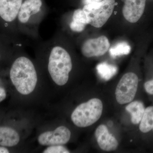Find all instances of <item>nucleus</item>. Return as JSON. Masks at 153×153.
Wrapping results in <instances>:
<instances>
[{
    "label": "nucleus",
    "mask_w": 153,
    "mask_h": 153,
    "mask_svg": "<svg viewBox=\"0 0 153 153\" xmlns=\"http://www.w3.org/2000/svg\"><path fill=\"white\" fill-rule=\"evenodd\" d=\"M97 71L102 79L108 80L117 73V67L106 62L99 63L96 67Z\"/></svg>",
    "instance_id": "nucleus-15"
},
{
    "label": "nucleus",
    "mask_w": 153,
    "mask_h": 153,
    "mask_svg": "<svg viewBox=\"0 0 153 153\" xmlns=\"http://www.w3.org/2000/svg\"><path fill=\"white\" fill-rule=\"evenodd\" d=\"M10 77L17 91L23 95L33 92L38 81L34 64L29 58L24 56L18 57L13 63Z\"/></svg>",
    "instance_id": "nucleus-1"
},
{
    "label": "nucleus",
    "mask_w": 153,
    "mask_h": 153,
    "mask_svg": "<svg viewBox=\"0 0 153 153\" xmlns=\"http://www.w3.org/2000/svg\"><path fill=\"white\" fill-rule=\"evenodd\" d=\"M95 135L99 146L103 151L110 152L117 149L118 146L117 140L109 133L105 125L99 126L96 130Z\"/></svg>",
    "instance_id": "nucleus-9"
},
{
    "label": "nucleus",
    "mask_w": 153,
    "mask_h": 153,
    "mask_svg": "<svg viewBox=\"0 0 153 153\" xmlns=\"http://www.w3.org/2000/svg\"><path fill=\"white\" fill-rule=\"evenodd\" d=\"M71 131L64 126H60L52 131L44 132L39 136L38 143L41 146L66 144L71 137Z\"/></svg>",
    "instance_id": "nucleus-6"
},
{
    "label": "nucleus",
    "mask_w": 153,
    "mask_h": 153,
    "mask_svg": "<svg viewBox=\"0 0 153 153\" xmlns=\"http://www.w3.org/2000/svg\"><path fill=\"white\" fill-rule=\"evenodd\" d=\"M88 25V19L82 9H77L74 11L70 28L73 32L80 33Z\"/></svg>",
    "instance_id": "nucleus-13"
},
{
    "label": "nucleus",
    "mask_w": 153,
    "mask_h": 153,
    "mask_svg": "<svg viewBox=\"0 0 153 153\" xmlns=\"http://www.w3.org/2000/svg\"><path fill=\"white\" fill-rule=\"evenodd\" d=\"M9 150L5 147L0 146V153H9Z\"/></svg>",
    "instance_id": "nucleus-22"
},
{
    "label": "nucleus",
    "mask_w": 153,
    "mask_h": 153,
    "mask_svg": "<svg viewBox=\"0 0 153 153\" xmlns=\"http://www.w3.org/2000/svg\"><path fill=\"white\" fill-rule=\"evenodd\" d=\"M109 47L108 39L102 36L85 41L81 47V52L86 57H97L104 55L108 51Z\"/></svg>",
    "instance_id": "nucleus-7"
},
{
    "label": "nucleus",
    "mask_w": 153,
    "mask_h": 153,
    "mask_svg": "<svg viewBox=\"0 0 153 153\" xmlns=\"http://www.w3.org/2000/svg\"><path fill=\"white\" fill-rule=\"evenodd\" d=\"M22 0H0V17L6 22L14 21L18 17Z\"/></svg>",
    "instance_id": "nucleus-10"
},
{
    "label": "nucleus",
    "mask_w": 153,
    "mask_h": 153,
    "mask_svg": "<svg viewBox=\"0 0 153 153\" xmlns=\"http://www.w3.org/2000/svg\"><path fill=\"white\" fill-rule=\"evenodd\" d=\"M44 153H68L69 151L63 145H55L49 146L46 149L44 150Z\"/></svg>",
    "instance_id": "nucleus-18"
},
{
    "label": "nucleus",
    "mask_w": 153,
    "mask_h": 153,
    "mask_svg": "<svg viewBox=\"0 0 153 153\" xmlns=\"http://www.w3.org/2000/svg\"><path fill=\"white\" fill-rule=\"evenodd\" d=\"M144 88L146 91L149 94H153V79L145 82Z\"/></svg>",
    "instance_id": "nucleus-19"
},
{
    "label": "nucleus",
    "mask_w": 153,
    "mask_h": 153,
    "mask_svg": "<svg viewBox=\"0 0 153 153\" xmlns=\"http://www.w3.org/2000/svg\"><path fill=\"white\" fill-rule=\"evenodd\" d=\"M146 0H125L123 13L127 21L136 23L142 16L146 6Z\"/></svg>",
    "instance_id": "nucleus-8"
},
{
    "label": "nucleus",
    "mask_w": 153,
    "mask_h": 153,
    "mask_svg": "<svg viewBox=\"0 0 153 153\" xmlns=\"http://www.w3.org/2000/svg\"><path fill=\"white\" fill-rule=\"evenodd\" d=\"M72 68L71 57L66 49L60 46L53 47L49 55L48 69L53 81L59 86L65 85Z\"/></svg>",
    "instance_id": "nucleus-2"
},
{
    "label": "nucleus",
    "mask_w": 153,
    "mask_h": 153,
    "mask_svg": "<svg viewBox=\"0 0 153 153\" xmlns=\"http://www.w3.org/2000/svg\"><path fill=\"white\" fill-rule=\"evenodd\" d=\"M102 102L97 98H93L79 105L71 115V120L76 126L87 127L96 122L102 114Z\"/></svg>",
    "instance_id": "nucleus-3"
},
{
    "label": "nucleus",
    "mask_w": 153,
    "mask_h": 153,
    "mask_svg": "<svg viewBox=\"0 0 153 153\" xmlns=\"http://www.w3.org/2000/svg\"><path fill=\"white\" fill-rule=\"evenodd\" d=\"M140 124V130L146 133L153 129V106L145 109L144 113Z\"/></svg>",
    "instance_id": "nucleus-16"
},
{
    "label": "nucleus",
    "mask_w": 153,
    "mask_h": 153,
    "mask_svg": "<svg viewBox=\"0 0 153 153\" xmlns=\"http://www.w3.org/2000/svg\"><path fill=\"white\" fill-rule=\"evenodd\" d=\"M20 140V136L15 129L9 127L0 126V146H15Z\"/></svg>",
    "instance_id": "nucleus-12"
},
{
    "label": "nucleus",
    "mask_w": 153,
    "mask_h": 153,
    "mask_svg": "<svg viewBox=\"0 0 153 153\" xmlns=\"http://www.w3.org/2000/svg\"><path fill=\"white\" fill-rule=\"evenodd\" d=\"M42 5L41 0H25L22 3L18 13V19L20 23H27L32 15L41 11Z\"/></svg>",
    "instance_id": "nucleus-11"
},
{
    "label": "nucleus",
    "mask_w": 153,
    "mask_h": 153,
    "mask_svg": "<svg viewBox=\"0 0 153 153\" xmlns=\"http://www.w3.org/2000/svg\"><path fill=\"white\" fill-rule=\"evenodd\" d=\"M131 50V48L127 42H121L111 47L109 52L111 56L115 58L117 56L128 55L130 52Z\"/></svg>",
    "instance_id": "nucleus-17"
},
{
    "label": "nucleus",
    "mask_w": 153,
    "mask_h": 153,
    "mask_svg": "<svg viewBox=\"0 0 153 153\" xmlns=\"http://www.w3.org/2000/svg\"><path fill=\"white\" fill-rule=\"evenodd\" d=\"M126 109L131 115L132 123L135 125L140 123L145 111L143 102L139 101L132 102L127 105Z\"/></svg>",
    "instance_id": "nucleus-14"
},
{
    "label": "nucleus",
    "mask_w": 153,
    "mask_h": 153,
    "mask_svg": "<svg viewBox=\"0 0 153 153\" xmlns=\"http://www.w3.org/2000/svg\"><path fill=\"white\" fill-rule=\"evenodd\" d=\"M102 1V0H82V4L85 5L92 3L100 2Z\"/></svg>",
    "instance_id": "nucleus-21"
},
{
    "label": "nucleus",
    "mask_w": 153,
    "mask_h": 153,
    "mask_svg": "<svg viewBox=\"0 0 153 153\" xmlns=\"http://www.w3.org/2000/svg\"><path fill=\"white\" fill-rule=\"evenodd\" d=\"M138 78L133 72L126 73L122 77L115 91L117 101L120 104L131 102L137 93Z\"/></svg>",
    "instance_id": "nucleus-5"
},
{
    "label": "nucleus",
    "mask_w": 153,
    "mask_h": 153,
    "mask_svg": "<svg viewBox=\"0 0 153 153\" xmlns=\"http://www.w3.org/2000/svg\"><path fill=\"white\" fill-rule=\"evenodd\" d=\"M116 3L115 0H102L101 2L85 5L83 10L87 16L88 24L100 28L112 15Z\"/></svg>",
    "instance_id": "nucleus-4"
},
{
    "label": "nucleus",
    "mask_w": 153,
    "mask_h": 153,
    "mask_svg": "<svg viewBox=\"0 0 153 153\" xmlns=\"http://www.w3.org/2000/svg\"><path fill=\"white\" fill-rule=\"evenodd\" d=\"M7 97L6 91L2 87H0V102L4 100Z\"/></svg>",
    "instance_id": "nucleus-20"
}]
</instances>
